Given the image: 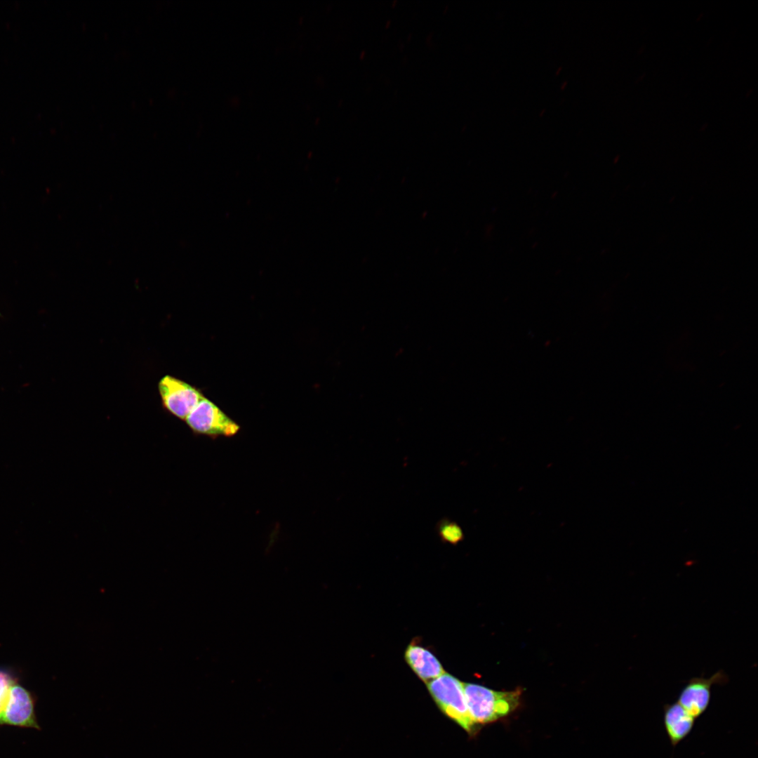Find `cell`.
Masks as SVG:
<instances>
[{
    "label": "cell",
    "mask_w": 758,
    "mask_h": 758,
    "mask_svg": "<svg viewBox=\"0 0 758 758\" xmlns=\"http://www.w3.org/2000/svg\"><path fill=\"white\" fill-rule=\"evenodd\" d=\"M470 717L476 724H486L503 718L519 705L521 690L496 691L475 684H463Z\"/></svg>",
    "instance_id": "6da1fadb"
},
{
    "label": "cell",
    "mask_w": 758,
    "mask_h": 758,
    "mask_svg": "<svg viewBox=\"0 0 758 758\" xmlns=\"http://www.w3.org/2000/svg\"><path fill=\"white\" fill-rule=\"evenodd\" d=\"M428 691L438 707L469 733L476 731L464 692L463 683L448 673L427 683Z\"/></svg>",
    "instance_id": "7a4b0ae2"
},
{
    "label": "cell",
    "mask_w": 758,
    "mask_h": 758,
    "mask_svg": "<svg viewBox=\"0 0 758 758\" xmlns=\"http://www.w3.org/2000/svg\"><path fill=\"white\" fill-rule=\"evenodd\" d=\"M185 421L194 433L212 437H232L240 429L238 424L205 397L194 408Z\"/></svg>",
    "instance_id": "3957f363"
},
{
    "label": "cell",
    "mask_w": 758,
    "mask_h": 758,
    "mask_svg": "<svg viewBox=\"0 0 758 758\" xmlns=\"http://www.w3.org/2000/svg\"><path fill=\"white\" fill-rule=\"evenodd\" d=\"M158 388L164 407L182 420L204 397L194 387L171 375L163 377Z\"/></svg>",
    "instance_id": "277c9868"
},
{
    "label": "cell",
    "mask_w": 758,
    "mask_h": 758,
    "mask_svg": "<svg viewBox=\"0 0 758 758\" xmlns=\"http://www.w3.org/2000/svg\"><path fill=\"white\" fill-rule=\"evenodd\" d=\"M729 681L723 670H719L710 678L693 677L682 688L677 703L696 719L708 708L711 690L714 684H724Z\"/></svg>",
    "instance_id": "5b68a950"
},
{
    "label": "cell",
    "mask_w": 758,
    "mask_h": 758,
    "mask_svg": "<svg viewBox=\"0 0 758 758\" xmlns=\"http://www.w3.org/2000/svg\"><path fill=\"white\" fill-rule=\"evenodd\" d=\"M0 724L39 729L34 713L33 698L21 686L14 684L11 687L0 714Z\"/></svg>",
    "instance_id": "8992f818"
},
{
    "label": "cell",
    "mask_w": 758,
    "mask_h": 758,
    "mask_svg": "<svg viewBox=\"0 0 758 758\" xmlns=\"http://www.w3.org/2000/svg\"><path fill=\"white\" fill-rule=\"evenodd\" d=\"M404 658L414 673L426 684L445 672L441 663L432 652L415 640L412 641L406 647Z\"/></svg>",
    "instance_id": "52a82bcc"
},
{
    "label": "cell",
    "mask_w": 758,
    "mask_h": 758,
    "mask_svg": "<svg viewBox=\"0 0 758 758\" xmlns=\"http://www.w3.org/2000/svg\"><path fill=\"white\" fill-rule=\"evenodd\" d=\"M663 724L671 745L677 747L692 731L696 719L677 701L663 706Z\"/></svg>",
    "instance_id": "ba28073f"
},
{
    "label": "cell",
    "mask_w": 758,
    "mask_h": 758,
    "mask_svg": "<svg viewBox=\"0 0 758 758\" xmlns=\"http://www.w3.org/2000/svg\"><path fill=\"white\" fill-rule=\"evenodd\" d=\"M437 531L441 540L451 545H457L464 538L462 528L456 521L448 519L439 521L437 526Z\"/></svg>",
    "instance_id": "9c48e42d"
},
{
    "label": "cell",
    "mask_w": 758,
    "mask_h": 758,
    "mask_svg": "<svg viewBox=\"0 0 758 758\" xmlns=\"http://www.w3.org/2000/svg\"><path fill=\"white\" fill-rule=\"evenodd\" d=\"M15 684L11 676L0 670V714L6 703L11 687Z\"/></svg>",
    "instance_id": "30bf717a"
}]
</instances>
